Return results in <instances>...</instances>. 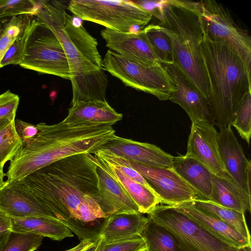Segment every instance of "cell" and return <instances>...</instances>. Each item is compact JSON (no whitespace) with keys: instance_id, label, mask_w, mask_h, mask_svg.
Segmentation results:
<instances>
[{"instance_id":"6da1fadb","label":"cell","mask_w":251,"mask_h":251,"mask_svg":"<svg viewBox=\"0 0 251 251\" xmlns=\"http://www.w3.org/2000/svg\"><path fill=\"white\" fill-rule=\"evenodd\" d=\"M60 221L75 232L74 221L105 219L100 205L97 159L75 154L44 166L20 180Z\"/></svg>"},{"instance_id":"7a4b0ae2","label":"cell","mask_w":251,"mask_h":251,"mask_svg":"<svg viewBox=\"0 0 251 251\" xmlns=\"http://www.w3.org/2000/svg\"><path fill=\"white\" fill-rule=\"evenodd\" d=\"M39 132L23 143L10 161L8 181H20L55 161L81 153H94L115 135L112 126L87 122L38 124Z\"/></svg>"},{"instance_id":"3957f363","label":"cell","mask_w":251,"mask_h":251,"mask_svg":"<svg viewBox=\"0 0 251 251\" xmlns=\"http://www.w3.org/2000/svg\"><path fill=\"white\" fill-rule=\"evenodd\" d=\"M200 47L213 124L221 130L231 126L240 102L251 92V70L226 46L210 39L204 30Z\"/></svg>"},{"instance_id":"277c9868","label":"cell","mask_w":251,"mask_h":251,"mask_svg":"<svg viewBox=\"0 0 251 251\" xmlns=\"http://www.w3.org/2000/svg\"><path fill=\"white\" fill-rule=\"evenodd\" d=\"M156 16L171 43L174 64L207 100L209 85L200 42L204 31L200 2L161 1Z\"/></svg>"},{"instance_id":"5b68a950","label":"cell","mask_w":251,"mask_h":251,"mask_svg":"<svg viewBox=\"0 0 251 251\" xmlns=\"http://www.w3.org/2000/svg\"><path fill=\"white\" fill-rule=\"evenodd\" d=\"M55 36L65 52L71 78L102 68L97 40L81 25L75 24L59 1H40L34 16Z\"/></svg>"},{"instance_id":"8992f818","label":"cell","mask_w":251,"mask_h":251,"mask_svg":"<svg viewBox=\"0 0 251 251\" xmlns=\"http://www.w3.org/2000/svg\"><path fill=\"white\" fill-rule=\"evenodd\" d=\"M67 9L82 20L123 32H132L135 27L143 29L153 16L142 5L125 0H72Z\"/></svg>"},{"instance_id":"52a82bcc","label":"cell","mask_w":251,"mask_h":251,"mask_svg":"<svg viewBox=\"0 0 251 251\" xmlns=\"http://www.w3.org/2000/svg\"><path fill=\"white\" fill-rule=\"evenodd\" d=\"M102 68L126 86L160 100H169L176 89L174 80L162 64H146L109 50L102 59Z\"/></svg>"},{"instance_id":"ba28073f","label":"cell","mask_w":251,"mask_h":251,"mask_svg":"<svg viewBox=\"0 0 251 251\" xmlns=\"http://www.w3.org/2000/svg\"><path fill=\"white\" fill-rule=\"evenodd\" d=\"M147 215L170 233L181 251H238L172 206L159 204Z\"/></svg>"},{"instance_id":"9c48e42d","label":"cell","mask_w":251,"mask_h":251,"mask_svg":"<svg viewBox=\"0 0 251 251\" xmlns=\"http://www.w3.org/2000/svg\"><path fill=\"white\" fill-rule=\"evenodd\" d=\"M19 65L39 73L71 79L69 62L61 44L54 34L38 21L26 41Z\"/></svg>"},{"instance_id":"30bf717a","label":"cell","mask_w":251,"mask_h":251,"mask_svg":"<svg viewBox=\"0 0 251 251\" xmlns=\"http://www.w3.org/2000/svg\"><path fill=\"white\" fill-rule=\"evenodd\" d=\"M200 2L204 30L211 40L226 46L251 70V38L232 17L228 9L213 0Z\"/></svg>"},{"instance_id":"8fae6325","label":"cell","mask_w":251,"mask_h":251,"mask_svg":"<svg viewBox=\"0 0 251 251\" xmlns=\"http://www.w3.org/2000/svg\"><path fill=\"white\" fill-rule=\"evenodd\" d=\"M121 159L145 178L159 197L161 204L173 206L199 199L197 192L173 168L149 166Z\"/></svg>"},{"instance_id":"7c38bea8","label":"cell","mask_w":251,"mask_h":251,"mask_svg":"<svg viewBox=\"0 0 251 251\" xmlns=\"http://www.w3.org/2000/svg\"><path fill=\"white\" fill-rule=\"evenodd\" d=\"M218 138V132L213 124L206 121L192 123L185 155L202 164L213 175L233 181L222 162Z\"/></svg>"},{"instance_id":"4fadbf2b","label":"cell","mask_w":251,"mask_h":251,"mask_svg":"<svg viewBox=\"0 0 251 251\" xmlns=\"http://www.w3.org/2000/svg\"><path fill=\"white\" fill-rule=\"evenodd\" d=\"M0 211L10 218L57 219L20 180L4 181L0 189Z\"/></svg>"},{"instance_id":"5bb4252c","label":"cell","mask_w":251,"mask_h":251,"mask_svg":"<svg viewBox=\"0 0 251 251\" xmlns=\"http://www.w3.org/2000/svg\"><path fill=\"white\" fill-rule=\"evenodd\" d=\"M218 140L225 169L236 185L251 195V163L246 158L231 126L220 130Z\"/></svg>"},{"instance_id":"9a60e30c","label":"cell","mask_w":251,"mask_h":251,"mask_svg":"<svg viewBox=\"0 0 251 251\" xmlns=\"http://www.w3.org/2000/svg\"><path fill=\"white\" fill-rule=\"evenodd\" d=\"M100 149L121 158L143 165L173 168L174 156L153 144L115 135Z\"/></svg>"},{"instance_id":"2e32d148","label":"cell","mask_w":251,"mask_h":251,"mask_svg":"<svg viewBox=\"0 0 251 251\" xmlns=\"http://www.w3.org/2000/svg\"><path fill=\"white\" fill-rule=\"evenodd\" d=\"M100 35L106 42V46L114 52L146 64H161L143 29L123 32L104 28Z\"/></svg>"},{"instance_id":"e0dca14e","label":"cell","mask_w":251,"mask_h":251,"mask_svg":"<svg viewBox=\"0 0 251 251\" xmlns=\"http://www.w3.org/2000/svg\"><path fill=\"white\" fill-rule=\"evenodd\" d=\"M163 65L176 86L169 100L178 104L185 110L192 123L206 121L213 124L208 101L174 64Z\"/></svg>"},{"instance_id":"ac0fdd59","label":"cell","mask_w":251,"mask_h":251,"mask_svg":"<svg viewBox=\"0 0 251 251\" xmlns=\"http://www.w3.org/2000/svg\"><path fill=\"white\" fill-rule=\"evenodd\" d=\"M97 165L100 184L99 205L105 218L118 213L139 212L126 191L98 159Z\"/></svg>"},{"instance_id":"d6986e66","label":"cell","mask_w":251,"mask_h":251,"mask_svg":"<svg viewBox=\"0 0 251 251\" xmlns=\"http://www.w3.org/2000/svg\"><path fill=\"white\" fill-rule=\"evenodd\" d=\"M172 206L185 214L207 231L231 246L240 248L251 246V241L236 230L191 202Z\"/></svg>"},{"instance_id":"ffe728a7","label":"cell","mask_w":251,"mask_h":251,"mask_svg":"<svg viewBox=\"0 0 251 251\" xmlns=\"http://www.w3.org/2000/svg\"><path fill=\"white\" fill-rule=\"evenodd\" d=\"M97 235L102 243H109L140 235L149 219L139 212L118 213L107 218Z\"/></svg>"},{"instance_id":"44dd1931","label":"cell","mask_w":251,"mask_h":251,"mask_svg":"<svg viewBox=\"0 0 251 251\" xmlns=\"http://www.w3.org/2000/svg\"><path fill=\"white\" fill-rule=\"evenodd\" d=\"M173 168L194 189L199 199L211 200L213 174L205 166L193 158L183 155L174 157Z\"/></svg>"},{"instance_id":"7402d4cb","label":"cell","mask_w":251,"mask_h":251,"mask_svg":"<svg viewBox=\"0 0 251 251\" xmlns=\"http://www.w3.org/2000/svg\"><path fill=\"white\" fill-rule=\"evenodd\" d=\"M123 117V114L116 111L107 101H88L71 105L67 116L62 121L65 123L87 122L112 126Z\"/></svg>"},{"instance_id":"603a6c76","label":"cell","mask_w":251,"mask_h":251,"mask_svg":"<svg viewBox=\"0 0 251 251\" xmlns=\"http://www.w3.org/2000/svg\"><path fill=\"white\" fill-rule=\"evenodd\" d=\"M73 98L71 105L88 101H107L108 78L103 68L70 79Z\"/></svg>"},{"instance_id":"cb8c5ba5","label":"cell","mask_w":251,"mask_h":251,"mask_svg":"<svg viewBox=\"0 0 251 251\" xmlns=\"http://www.w3.org/2000/svg\"><path fill=\"white\" fill-rule=\"evenodd\" d=\"M11 218L12 232L31 233L57 241L74 236L72 230L57 219L46 217Z\"/></svg>"},{"instance_id":"d4e9b609","label":"cell","mask_w":251,"mask_h":251,"mask_svg":"<svg viewBox=\"0 0 251 251\" xmlns=\"http://www.w3.org/2000/svg\"><path fill=\"white\" fill-rule=\"evenodd\" d=\"M98 160L126 191L137 205L139 212L147 214L157 205L161 204V199L153 190L130 179L111 164Z\"/></svg>"},{"instance_id":"484cf974","label":"cell","mask_w":251,"mask_h":251,"mask_svg":"<svg viewBox=\"0 0 251 251\" xmlns=\"http://www.w3.org/2000/svg\"><path fill=\"white\" fill-rule=\"evenodd\" d=\"M211 201L232 209L245 212L251 210V195L233 181L212 175Z\"/></svg>"},{"instance_id":"4316f807","label":"cell","mask_w":251,"mask_h":251,"mask_svg":"<svg viewBox=\"0 0 251 251\" xmlns=\"http://www.w3.org/2000/svg\"><path fill=\"white\" fill-rule=\"evenodd\" d=\"M190 202L222 220L251 241L245 212L225 207L209 200L196 199Z\"/></svg>"},{"instance_id":"83f0119b","label":"cell","mask_w":251,"mask_h":251,"mask_svg":"<svg viewBox=\"0 0 251 251\" xmlns=\"http://www.w3.org/2000/svg\"><path fill=\"white\" fill-rule=\"evenodd\" d=\"M140 235L149 251H181L170 233L149 219Z\"/></svg>"},{"instance_id":"f1b7e54d","label":"cell","mask_w":251,"mask_h":251,"mask_svg":"<svg viewBox=\"0 0 251 251\" xmlns=\"http://www.w3.org/2000/svg\"><path fill=\"white\" fill-rule=\"evenodd\" d=\"M159 62L163 65L174 63L171 41L159 25L151 24L143 28Z\"/></svg>"},{"instance_id":"f546056e","label":"cell","mask_w":251,"mask_h":251,"mask_svg":"<svg viewBox=\"0 0 251 251\" xmlns=\"http://www.w3.org/2000/svg\"><path fill=\"white\" fill-rule=\"evenodd\" d=\"M37 22L34 16H29L20 32L3 56L0 63V68L10 64H20L26 41Z\"/></svg>"},{"instance_id":"4dcf8cb0","label":"cell","mask_w":251,"mask_h":251,"mask_svg":"<svg viewBox=\"0 0 251 251\" xmlns=\"http://www.w3.org/2000/svg\"><path fill=\"white\" fill-rule=\"evenodd\" d=\"M23 145L17 134L14 121L0 130V172H2L5 164L10 161Z\"/></svg>"},{"instance_id":"1f68e13d","label":"cell","mask_w":251,"mask_h":251,"mask_svg":"<svg viewBox=\"0 0 251 251\" xmlns=\"http://www.w3.org/2000/svg\"><path fill=\"white\" fill-rule=\"evenodd\" d=\"M231 126L249 145L251 135V92L248 93L240 102Z\"/></svg>"},{"instance_id":"d6a6232c","label":"cell","mask_w":251,"mask_h":251,"mask_svg":"<svg viewBox=\"0 0 251 251\" xmlns=\"http://www.w3.org/2000/svg\"><path fill=\"white\" fill-rule=\"evenodd\" d=\"M39 5L40 1L33 0H0V18L34 16Z\"/></svg>"},{"instance_id":"836d02e7","label":"cell","mask_w":251,"mask_h":251,"mask_svg":"<svg viewBox=\"0 0 251 251\" xmlns=\"http://www.w3.org/2000/svg\"><path fill=\"white\" fill-rule=\"evenodd\" d=\"M43 237L31 233L12 232L0 251H35L41 245Z\"/></svg>"},{"instance_id":"e575fe53","label":"cell","mask_w":251,"mask_h":251,"mask_svg":"<svg viewBox=\"0 0 251 251\" xmlns=\"http://www.w3.org/2000/svg\"><path fill=\"white\" fill-rule=\"evenodd\" d=\"M29 16L23 15L13 17L10 20L0 38V63L7 50L10 47Z\"/></svg>"},{"instance_id":"d590c367","label":"cell","mask_w":251,"mask_h":251,"mask_svg":"<svg viewBox=\"0 0 251 251\" xmlns=\"http://www.w3.org/2000/svg\"><path fill=\"white\" fill-rule=\"evenodd\" d=\"M99 239L97 251H145L147 249L145 241L141 235L109 243H102Z\"/></svg>"},{"instance_id":"8d00e7d4","label":"cell","mask_w":251,"mask_h":251,"mask_svg":"<svg viewBox=\"0 0 251 251\" xmlns=\"http://www.w3.org/2000/svg\"><path fill=\"white\" fill-rule=\"evenodd\" d=\"M19 100L18 95L9 90L0 94V119L7 118L14 121Z\"/></svg>"},{"instance_id":"74e56055","label":"cell","mask_w":251,"mask_h":251,"mask_svg":"<svg viewBox=\"0 0 251 251\" xmlns=\"http://www.w3.org/2000/svg\"><path fill=\"white\" fill-rule=\"evenodd\" d=\"M14 127L23 143H27L33 140L39 132L36 125L35 126L21 120H15Z\"/></svg>"},{"instance_id":"f35d334b","label":"cell","mask_w":251,"mask_h":251,"mask_svg":"<svg viewBox=\"0 0 251 251\" xmlns=\"http://www.w3.org/2000/svg\"><path fill=\"white\" fill-rule=\"evenodd\" d=\"M11 218L0 211V233L9 230L11 231Z\"/></svg>"},{"instance_id":"ab89813d","label":"cell","mask_w":251,"mask_h":251,"mask_svg":"<svg viewBox=\"0 0 251 251\" xmlns=\"http://www.w3.org/2000/svg\"><path fill=\"white\" fill-rule=\"evenodd\" d=\"M97 239L89 238L82 240L76 246L64 251H83L93 244Z\"/></svg>"},{"instance_id":"60d3db41","label":"cell","mask_w":251,"mask_h":251,"mask_svg":"<svg viewBox=\"0 0 251 251\" xmlns=\"http://www.w3.org/2000/svg\"><path fill=\"white\" fill-rule=\"evenodd\" d=\"M11 233L10 230L0 233V251L7 243Z\"/></svg>"},{"instance_id":"b9f144b4","label":"cell","mask_w":251,"mask_h":251,"mask_svg":"<svg viewBox=\"0 0 251 251\" xmlns=\"http://www.w3.org/2000/svg\"><path fill=\"white\" fill-rule=\"evenodd\" d=\"M12 17L0 18V38Z\"/></svg>"},{"instance_id":"7bdbcfd3","label":"cell","mask_w":251,"mask_h":251,"mask_svg":"<svg viewBox=\"0 0 251 251\" xmlns=\"http://www.w3.org/2000/svg\"><path fill=\"white\" fill-rule=\"evenodd\" d=\"M99 242L100 240L97 238L93 244H92L91 246L89 247L83 251H97L99 246Z\"/></svg>"},{"instance_id":"ee69618b","label":"cell","mask_w":251,"mask_h":251,"mask_svg":"<svg viewBox=\"0 0 251 251\" xmlns=\"http://www.w3.org/2000/svg\"><path fill=\"white\" fill-rule=\"evenodd\" d=\"M11 122L10 120L7 118H3L0 119V130L3 128L7 125H8Z\"/></svg>"},{"instance_id":"f6af8a7d","label":"cell","mask_w":251,"mask_h":251,"mask_svg":"<svg viewBox=\"0 0 251 251\" xmlns=\"http://www.w3.org/2000/svg\"><path fill=\"white\" fill-rule=\"evenodd\" d=\"M6 176V173H4L3 171L0 172V189L4 184V177Z\"/></svg>"},{"instance_id":"bcb514c9","label":"cell","mask_w":251,"mask_h":251,"mask_svg":"<svg viewBox=\"0 0 251 251\" xmlns=\"http://www.w3.org/2000/svg\"><path fill=\"white\" fill-rule=\"evenodd\" d=\"M238 251H251V246H248L238 248Z\"/></svg>"},{"instance_id":"7dc6e473","label":"cell","mask_w":251,"mask_h":251,"mask_svg":"<svg viewBox=\"0 0 251 251\" xmlns=\"http://www.w3.org/2000/svg\"><path fill=\"white\" fill-rule=\"evenodd\" d=\"M145 251H149L147 249L146 250H145Z\"/></svg>"}]
</instances>
